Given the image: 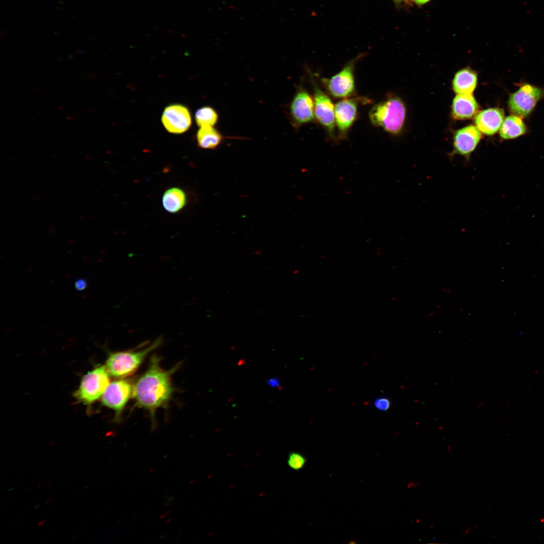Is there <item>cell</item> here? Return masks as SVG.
<instances>
[{"mask_svg":"<svg viewBox=\"0 0 544 544\" xmlns=\"http://www.w3.org/2000/svg\"><path fill=\"white\" fill-rule=\"evenodd\" d=\"M526 132V127L522 118L512 114L506 117L500 128V135L505 140L516 138Z\"/></svg>","mask_w":544,"mask_h":544,"instance_id":"obj_16","label":"cell"},{"mask_svg":"<svg viewBox=\"0 0 544 544\" xmlns=\"http://www.w3.org/2000/svg\"><path fill=\"white\" fill-rule=\"evenodd\" d=\"M374 405L379 411H386L390 406V401L386 398H379L375 401Z\"/></svg>","mask_w":544,"mask_h":544,"instance_id":"obj_21","label":"cell"},{"mask_svg":"<svg viewBox=\"0 0 544 544\" xmlns=\"http://www.w3.org/2000/svg\"><path fill=\"white\" fill-rule=\"evenodd\" d=\"M363 98H343L334 105L335 123L341 140L346 139L358 116L359 101Z\"/></svg>","mask_w":544,"mask_h":544,"instance_id":"obj_10","label":"cell"},{"mask_svg":"<svg viewBox=\"0 0 544 544\" xmlns=\"http://www.w3.org/2000/svg\"><path fill=\"white\" fill-rule=\"evenodd\" d=\"M196 137L198 146L204 149H214L223 140L221 133L212 126L200 127Z\"/></svg>","mask_w":544,"mask_h":544,"instance_id":"obj_18","label":"cell"},{"mask_svg":"<svg viewBox=\"0 0 544 544\" xmlns=\"http://www.w3.org/2000/svg\"><path fill=\"white\" fill-rule=\"evenodd\" d=\"M187 201L184 191L178 187H172L167 189L162 197V204L164 209L170 213H176L181 211Z\"/></svg>","mask_w":544,"mask_h":544,"instance_id":"obj_17","label":"cell"},{"mask_svg":"<svg viewBox=\"0 0 544 544\" xmlns=\"http://www.w3.org/2000/svg\"><path fill=\"white\" fill-rule=\"evenodd\" d=\"M406 116V107L398 97H390L375 104L369 113L371 123L387 132L398 135L402 130Z\"/></svg>","mask_w":544,"mask_h":544,"instance_id":"obj_2","label":"cell"},{"mask_svg":"<svg viewBox=\"0 0 544 544\" xmlns=\"http://www.w3.org/2000/svg\"><path fill=\"white\" fill-rule=\"evenodd\" d=\"M477 73L469 67H465L455 74L452 83V89L457 94H471L477 86Z\"/></svg>","mask_w":544,"mask_h":544,"instance_id":"obj_15","label":"cell"},{"mask_svg":"<svg viewBox=\"0 0 544 544\" xmlns=\"http://www.w3.org/2000/svg\"><path fill=\"white\" fill-rule=\"evenodd\" d=\"M479 110V104L472 94H457L452 101L451 116L455 120L469 119L475 116Z\"/></svg>","mask_w":544,"mask_h":544,"instance_id":"obj_14","label":"cell"},{"mask_svg":"<svg viewBox=\"0 0 544 544\" xmlns=\"http://www.w3.org/2000/svg\"><path fill=\"white\" fill-rule=\"evenodd\" d=\"M394 3L399 6H407L413 3V0H393Z\"/></svg>","mask_w":544,"mask_h":544,"instance_id":"obj_24","label":"cell"},{"mask_svg":"<svg viewBox=\"0 0 544 544\" xmlns=\"http://www.w3.org/2000/svg\"><path fill=\"white\" fill-rule=\"evenodd\" d=\"M306 461V458L302 454L295 451L290 452L287 459L288 465L295 470L302 469L305 466Z\"/></svg>","mask_w":544,"mask_h":544,"instance_id":"obj_20","label":"cell"},{"mask_svg":"<svg viewBox=\"0 0 544 544\" xmlns=\"http://www.w3.org/2000/svg\"><path fill=\"white\" fill-rule=\"evenodd\" d=\"M504 116V111L501 108L485 109L476 115L474 119L475 126L486 135H493L500 128Z\"/></svg>","mask_w":544,"mask_h":544,"instance_id":"obj_13","label":"cell"},{"mask_svg":"<svg viewBox=\"0 0 544 544\" xmlns=\"http://www.w3.org/2000/svg\"><path fill=\"white\" fill-rule=\"evenodd\" d=\"M108 373L105 366L95 367L82 378L74 395L80 401L90 404L97 400L109 384Z\"/></svg>","mask_w":544,"mask_h":544,"instance_id":"obj_4","label":"cell"},{"mask_svg":"<svg viewBox=\"0 0 544 544\" xmlns=\"http://www.w3.org/2000/svg\"><path fill=\"white\" fill-rule=\"evenodd\" d=\"M290 115L292 124L296 127L315 119L313 96L302 87L298 89L291 102Z\"/></svg>","mask_w":544,"mask_h":544,"instance_id":"obj_9","label":"cell"},{"mask_svg":"<svg viewBox=\"0 0 544 544\" xmlns=\"http://www.w3.org/2000/svg\"><path fill=\"white\" fill-rule=\"evenodd\" d=\"M267 384L273 388H281V382L279 378L274 377H270L266 381Z\"/></svg>","mask_w":544,"mask_h":544,"instance_id":"obj_22","label":"cell"},{"mask_svg":"<svg viewBox=\"0 0 544 544\" xmlns=\"http://www.w3.org/2000/svg\"><path fill=\"white\" fill-rule=\"evenodd\" d=\"M543 96L544 89L530 84L524 85L510 95L508 100L509 110L512 114L522 118L525 117Z\"/></svg>","mask_w":544,"mask_h":544,"instance_id":"obj_7","label":"cell"},{"mask_svg":"<svg viewBox=\"0 0 544 544\" xmlns=\"http://www.w3.org/2000/svg\"><path fill=\"white\" fill-rule=\"evenodd\" d=\"M160 343V339H157L148 347L140 350L112 353L107 358L105 365L108 374L118 378L125 377L133 374L147 356L155 349Z\"/></svg>","mask_w":544,"mask_h":544,"instance_id":"obj_3","label":"cell"},{"mask_svg":"<svg viewBox=\"0 0 544 544\" xmlns=\"http://www.w3.org/2000/svg\"><path fill=\"white\" fill-rule=\"evenodd\" d=\"M174 370H164L159 359L153 357L148 369L133 386L132 395L137 405L149 411L153 417L156 411L164 406L172 396L171 375Z\"/></svg>","mask_w":544,"mask_h":544,"instance_id":"obj_1","label":"cell"},{"mask_svg":"<svg viewBox=\"0 0 544 544\" xmlns=\"http://www.w3.org/2000/svg\"><path fill=\"white\" fill-rule=\"evenodd\" d=\"M431 0H413V2L418 6H422L429 2Z\"/></svg>","mask_w":544,"mask_h":544,"instance_id":"obj_25","label":"cell"},{"mask_svg":"<svg viewBox=\"0 0 544 544\" xmlns=\"http://www.w3.org/2000/svg\"><path fill=\"white\" fill-rule=\"evenodd\" d=\"M132 389L133 386L128 380L119 379L109 383L103 393L102 404L115 412L116 420H119L124 407L132 394Z\"/></svg>","mask_w":544,"mask_h":544,"instance_id":"obj_8","label":"cell"},{"mask_svg":"<svg viewBox=\"0 0 544 544\" xmlns=\"http://www.w3.org/2000/svg\"><path fill=\"white\" fill-rule=\"evenodd\" d=\"M311 78L313 98L314 102V116L315 119L326 131L331 139L336 141L335 133L334 105L329 96L317 85L312 75Z\"/></svg>","mask_w":544,"mask_h":544,"instance_id":"obj_6","label":"cell"},{"mask_svg":"<svg viewBox=\"0 0 544 544\" xmlns=\"http://www.w3.org/2000/svg\"><path fill=\"white\" fill-rule=\"evenodd\" d=\"M361 56L362 55L349 61L339 72L331 78L320 79L329 95L334 98L343 99L355 95V66Z\"/></svg>","mask_w":544,"mask_h":544,"instance_id":"obj_5","label":"cell"},{"mask_svg":"<svg viewBox=\"0 0 544 544\" xmlns=\"http://www.w3.org/2000/svg\"><path fill=\"white\" fill-rule=\"evenodd\" d=\"M195 119L196 124L200 127L214 126L218 121V115L213 108L205 106L196 111Z\"/></svg>","mask_w":544,"mask_h":544,"instance_id":"obj_19","label":"cell"},{"mask_svg":"<svg viewBox=\"0 0 544 544\" xmlns=\"http://www.w3.org/2000/svg\"><path fill=\"white\" fill-rule=\"evenodd\" d=\"M162 122L170 133L179 134L185 132L191 124L190 113L185 106L172 104L164 109Z\"/></svg>","mask_w":544,"mask_h":544,"instance_id":"obj_11","label":"cell"},{"mask_svg":"<svg viewBox=\"0 0 544 544\" xmlns=\"http://www.w3.org/2000/svg\"><path fill=\"white\" fill-rule=\"evenodd\" d=\"M482 132L474 125H469L456 131L453 136L452 155H459L469 159L482 138Z\"/></svg>","mask_w":544,"mask_h":544,"instance_id":"obj_12","label":"cell"},{"mask_svg":"<svg viewBox=\"0 0 544 544\" xmlns=\"http://www.w3.org/2000/svg\"><path fill=\"white\" fill-rule=\"evenodd\" d=\"M75 287L78 291L83 290L87 287V281L84 279H79L75 282Z\"/></svg>","mask_w":544,"mask_h":544,"instance_id":"obj_23","label":"cell"}]
</instances>
